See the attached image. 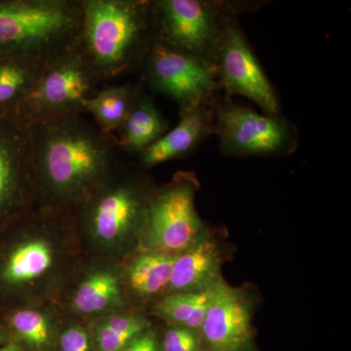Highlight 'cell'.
Listing matches in <instances>:
<instances>
[{
    "mask_svg": "<svg viewBox=\"0 0 351 351\" xmlns=\"http://www.w3.org/2000/svg\"><path fill=\"white\" fill-rule=\"evenodd\" d=\"M27 128L36 206L73 216L123 163L117 136L101 131L82 114Z\"/></svg>",
    "mask_w": 351,
    "mask_h": 351,
    "instance_id": "obj_1",
    "label": "cell"
},
{
    "mask_svg": "<svg viewBox=\"0 0 351 351\" xmlns=\"http://www.w3.org/2000/svg\"><path fill=\"white\" fill-rule=\"evenodd\" d=\"M71 215L36 206L0 232V306L22 304L66 274Z\"/></svg>",
    "mask_w": 351,
    "mask_h": 351,
    "instance_id": "obj_2",
    "label": "cell"
},
{
    "mask_svg": "<svg viewBox=\"0 0 351 351\" xmlns=\"http://www.w3.org/2000/svg\"><path fill=\"white\" fill-rule=\"evenodd\" d=\"M76 47L98 82L138 71L156 41L154 6L147 0H82Z\"/></svg>",
    "mask_w": 351,
    "mask_h": 351,
    "instance_id": "obj_3",
    "label": "cell"
},
{
    "mask_svg": "<svg viewBox=\"0 0 351 351\" xmlns=\"http://www.w3.org/2000/svg\"><path fill=\"white\" fill-rule=\"evenodd\" d=\"M154 191L144 174L122 163L73 215L76 232L103 255H120L140 237Z\"/></svg>",
    "mask_w": 351,
    "mask_h": 351,
    "instance_id": "obj_4",
    "label": "cell"
},
{
    "mask_svg": "<svg viewBox=\"0 0 351 351\" xmlns=\"http://www.w3.org/2000/svg\"><path fill=\"white\" fill-rule=\"evenodd\" d=\"M82 0H0V55L51 60L76 45Z\"/></svg>",
    "mask_w": 351,
    "mask_h": 351,
    "instance_id": "obj_5",
    "label": "cell"
},
{
    "mask_svg": "<svg viewBox=\"0 0 351 351\" xmlns=\"http://www.w3.org/2000/svg\"><path fill=\"white\" fill-rule=\"evenodd\" d=\"M100 82L73 46L51 60L13 115L25 127L80 115Z\"/></svg>",
    "mask_w": 351,
    "mask_h": 351,
    "instance_id": "obj_6",
    "label": "cell"
},
{
    "mask_svg": "<svg viewBox=\"0 0 351 351\" xmlns=\"http://www.w3.org/2000/svg\"><path fill=\"white\" fill-rule=\"evenodd\" d=\"M197 182L181 173L152 195L138 240L143 251L178 255L204 233L195 210Z\"/></svg>",
    "mask_w": 351,
    "mask_h": 351,
    "instance_id": "obj_7",
    "label": "cell"
},
{
    "mask_svg": "<svg viewBox=\"0 0 351 351\" xmlns=\"http://www.w3.org/2000/svg\"><path fill=\"white\" fill-rule=\"evenodd\" d=\"M138 71L154 91L173 99L181 112L205 106L218 85L213 64L156 40Z\"/></svg>",
    "mask_w": 351,
    "mask_h": 351,
    "instance_id": "obj_8",
    "label": "cell"
},
{
    "mask_svg": "<svg viewBox=\"0 0 351 351\" xmlns=\"http://www.w3.org/2000/svg\"><path fill=\"white\" fill-rule=\"evenodd\" d=\"M154 6L156 40L213 64L226 25L214 3L200 0H157Z\"/></svg>",
    "mask_w": 351,
    "mask_h": 351,
    "instance_id": "obj_9",
    "label": "cell"
},
{
    "mask_svg": "<svg viewBox=\"0 0 351 351\" xmlns=\"http://www.w3.org/2000/svg\"><path fill=\"white\" fill-rule=\"evenodd\" d=\"M36 207L27 128L0 117V232Z\"/></svg>",
    "mask_w": 351,
    "mask_h": 351,
    "instance_id": "obj_10",
    "label": "cell"
},
{
    "mask_svg": "<svg viewBox=\"0 0 351 351\" xmlns=\"http://www.w3.org/2000/svg\"><path fill=\"white\" fill-rule=\"evenodd\" d=\"M217 129L228 156H269L285 152L293 143L292 131L282 120L232 104L219 108Z\"/></svg>",
    "mask_w": 351,
    "mask_h": 351,
    "instance_id": "obj_11",
    "label": "cell"
},
{
    "mask_svg": "<svg viewBox=\"0 0 351 351\" xmlns=\"http://www.w3.org/2000/svg\"><path fill=\"white\" fill-rule=\"evenodd\" d=\"M213 64L219 82L228 93L242 95L265 112L276 114V93L239 27L226 25Z\"/></svg>",
    "mask_w": 351,
    "mask_h": 351,
    "instance_id": "obj_12",
    "label": "cell"
},
{
    "mask_svg": "<svg viewBox=\"0 0 351 351\" xmlns=\"http://www.w3.org/2000/svg\"><path fill=\"white\" fill-rule=\"evenodd\" d=\"M252 309L246 294L221 281L199 332L207 350L256 351Z\"/></svg>",
    "mask_w": 351,
    "mask_h": 351,
    "instance_id": "obj_13",
    "label": "cell"
},
{
    "mask_svg": "<svg viewBox=\"0 0 351 351\" xmlns=\"http://www.w3.org/2000/svg\"><path fill=\"white\" fill-rule=\"evenodd\" d=\"M221 252L206 232L186 250L178 254L166 293L198 292L213 288L223 281Z\"/></svg>",
    "mask_w": 351,
    "mask_h": 351,
    "instance_id": "obj_14",
    "label": "cell"
},
{
    "mask_svg": "<svg viewBox=\"0 0 351 351\" xmlns=\"http://www.w3.org/2000/svg\"><path fill=\"white\" fill-rule=\"evenodd\" d=\"M211 113L205 106L181 112L179 124L138 154L141 168L149 169L158 164L186 156L207 137L211 129Z\"/></svg>",
    "mask_w": 351,
    "mask_h": 351,
    "instance_id": "obj_15",
    "label": "cell"
},
{
    "mask_svg": "<svg viewBox=\"0 0 351 351\" xmlns=\"http://www.w3.org/2000/svg\"><path fill=\"white\" fill-rule=\"evenodd\" d=\"M0 320L11 341L27 351H50L56 345L60 331L46 311L25 304L0 306Z\"/></svg>",
    "mask_w": 351,
    "mask_h": 351,
    "instance_id": "obj_16",
    "label": "cell"
},
{
    "mask_svg": "<svg viewBox=\"0 0 351 351\" xmlns=\"http://www.w3.org/2000/svg\"><path fill=\"white\" fill-rule=\"evenodd\" d=\"M51 60L0 55V117L15 114Z\"/></svg>",
    "mask_w": 351,
    "mask_h": 351,
    "instance_id": "obj_17",
    "label": "cell"
},
{
    "mask_svg": "<svg viewBox=\"0 0 351 351\" xmlns=\"http://www.w3.org/2000/svg\"><path fill=\"white\" fill-rule=\"evenodd\" d=\"M168 130V123L154 100L141 90L117 137L124 154H140Z\"/></svg>",
    "mask_w": 351,
    "mask_h": 351,
    "instance_id": "obj_18",
    "label": "cell"
},
{
    "mask_svg": "<svg viewBox=\"0 0 351 351\" xmlns=\"http://www.w3.org/2000/svg\"><path fill=\"white\" fill-rule=\"evenodd\" d=\"M124 277L119 270L101 267L82 279L73 298V309L82 315L110 313L123 306Z\"/></svg>",
    "mask_w": 351,
    "mask_h": 351,
    "instance_id": "obj_19",
    "label": "cell"
},
{
    "mask_svg": "<svg viewBox=\"0 0 351 351\" xmlns=\"http://www.w3.org/2000/svg\"><path fill=\"white\" fill-rule=\"evenodd\" d=\"M177 255L154 251H141L127 267L126 285L132 294L149 300L165 293L169 286Z\"/></svg>",
    "mask_w": 351,
    "mask_h": 351,
    "instance_id": "obj_20",
    "label": "cell"
},
{
    "mask_svg": "<svg viewBox=\"0 0 351 351\" xmlns=\"http://www.w3.org/2000/svg\"><path fill=\"white\" fill-rule=\"evenodd\" d=\"M141 90V85L133 83L98 90L84 101V112L93 115L101 131L114 135L130 113Z\"/></svg>",
    "mask_w": 351,
    "mask_h": 351,
    "instance_id": "obj_21",
    "label": "cell"
},
{
    "mask_svg": "<svg viewBox=\"0 0 351 351\" xmlns=\"http://www.w3.org/2000/svg\"><path fill=\"white\" fill-rule=\"evenodd\" d=\"M218 285L198 292L167 295L157 302L154 308V313L174 326L200 332Z\"/></svg>",
    "mask_w": 351,
    "mask_h": 351,
    "instance_id": "obj_22",
    "label": "cell"
},
{
    "mask_svg": "<svg viewBox=\"0 0 351 351\" xmlns=\"http://www.w3.org/2000/svg\"><path fill=\"white\" fill-rule=\"evenodd\" d=\"M147 318L140 314H114L95 325V351H122L133 339L149 329Z\"/></svg>",
    "mask_w": 351,
    "mask_h": 351,
    "instance_id": "obj_23",
    "label": "cell"
},
{
    "mask_svg": "<svg viewBox=\"0 0 351 351\" xmlns=\"http://www.w3.org/2000/svg\"><path fill=\"white\" fill-rule=\"evenodd\" d=\"M200 332L188 328L173 326L164 334L161 351H201Z\"/></svg>",
    "mask_w": 351,
    "mask_h": 351,
    "instance_id": "obj_24",
    "label": "cell"
},
{
    "mask_svg": "<svg viewBox=\"0 0 351 351\" xmlns=\"http://www.w3.org/2000/svg\"><path fill=\"white\" fill-rule=\"evenodd\" d=\"M58 351H95L92 334L80 324H71L59 332Z\"/></svg>",
    "mask_w": 351,
    "mask_h": 351,
    "instance_id": "obj_25",
    "label": "cell"
},
{
    "mask_svg": "<svg viewBox=\"0 0 351 351\" xmlns=\"http://www.w3.org/2000/svg\"><path fill=\"white\" fill-rule=\"evenodd\" d=\"M122 351H161V341L157 338L156 332L149 327Z\"/></svg>",
    "mask_w": 351,
    "mask_h": 351,
    "instance_id": "obj_26",
    "label": "cell"
},
{
    "mask_svg": "<svg viewBox=\"0 0 351 351\" xmlns=\"http://www.w3.org/2000/svg\"><path fill=\"white\" fill-rule=\"evenodd\" d=\"M0 351H27L19 343L10 341L5 345L0 346Z\"/></svg>",
    "mask_w": 351,
    "mask_h": 351,
    "instance_id": "obj_27",
    "label": "cell"
},
{
    "mask_svg": "<svg viewBox=\"0 0 351 351\" xmlns=\"http://www.w3.org/2000/svg\"><path fill=\"white\" fill-rule=\"evenodd\" d=\"M10 341V336H9L6 328L4 327L1 320H0V346L5 345V343H9Z\"/></svg>",
    "mask_w": 351,
    "mask_h": 351,
    "instance_id": "obj_28",
    "label": "cell"
}]
</instances>
